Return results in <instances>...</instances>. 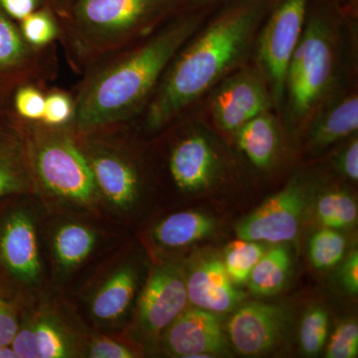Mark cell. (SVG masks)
Here are the masks:
<instances>
[{
	"label": "cell",
	"mask_w": 358,
	"mask_h": 358,
	"mask_svg": "<svg viewBox=\"0 0 358 358\" xmlns=\"http://www.w3.org/2000/svg\"><path fill=\"white\" fill-rule=\"evenodd\" d=\"M331 2L320 0L308 6L307 28L303 30L287 72L292 109L298 117L307 115L331 82L334 67L329 15Z\"/></svg>",
	"instance_id": "5"
},
{
	"label": "cell",
	"mask_w": 358,
	"mask_h": 358,
	"mask_svg": "<svg viewBox=\"0 0 358 358\" xmlns=\"http://www.w3.org/2000/svg\"><path fill=\"white\" fill-rule=\"evenodd\" d=\"M45 96L34 85H22L14 96V108L24 122H41L43 117Z\"/></svg>",
	"instance_id": "32"
},
{
	"label": "cell",
	"mask_w": 358,
	"mask_h": 358,
	"mask_svg": "<svg viewBox=\"0 0 358 358\" xmlns=\"http://www.w3.org/2000/svg\"><path fill=\"white\" fill-rule=\"evenodd\" d=\"M20 327L17 308L0 292V346L10 345Z\"/></svg>",
	"instance_id": "33"
},
{
	"label": "cell",
	"mask_w": 358,
	"mask_h": 358,
	"mask_svg": "<svg viewBox=\"0 0 358 358\" xmlns=\"http://www.w3.org/2000/svg\"><path fill=\"white\" fill-rule=\"evenodd\" d=\"M41 0H0V7L4 13L15 20H23L36 11Z\"/></svg>",
	"instance_id": "36"
},
{
	"label": "cell",
	"mask_w": 358,
	"mask_h": 358,
	"mask_svg": "<svg viewBox=\"0 0 358 358\" xmlns=\"http://www.w3.org/2000/svg\"><path fill=\"white\" fill-rule=\"evenodd\" d=\"M74 110L75 102L69 95L60 91L51 92L45 96L41 124L51 128H62L72 121Z\"/></svg>",
	"instance_id": "30"
},
{
	"label": "cell",
	"mask_w": 358,
	"mask_h": 358,
	"mask_svg": "<svg viewBox=\"0 0 358 358\" xmlns=\"http://www.w3.org/2000/svg\"><path fill=\"white\" fill-rule=\"evenodd\" d=\"M341 281L346 291L350 294L358 293V253L352 252L341 270Z\"/></svg>",
	"instance_id": "38"
},
{
	"label": "cell",
	"mask_w": 358,
	"mask_h": 358,
	"mask_svg": "<svg viewBox=\"0 0 358 358\" xmlns=\"http://www.w3.org/2000/svg\"><path fill=\"white\" fill-rule=\"evenodd\" d=\"M33 181L25 145L15 140L0 145V199L30 192Z\"/></svg>",
	"instance_id": "23"
},
{
	"label": "cell",
	"mask_w": 358,
	"mask_h": 358,
	"mask_svg": "<svg viewBox=\"0 0 358 358\" xmlns=\"http://www.w3.org/2000/svg\"><path fill=\"white\" fill-rule=\"evenodd\" d=\"M20 29L26 42L37 49L53 43L61 33L57 18L48 8L37 9L21 20Z\"/></svg>",
	"instance_id": "27"
},
{
	"label": "cell",
	"mask_w": 358,
	"mask_h": 358,
	"mask_svg": "<svg viewBox=\"0 0 358 358\" xmlns=\"http://www.w3.org/2000/svg\"><path fill=\"white\" fill-rule=\"evenodd\" d=\"M292 259L282 245L263 254L248 278L249 288L258 296H273L281 292L288 281Z\"/></svg>",
	"instance_id": "21"
},
{
	"label": "cell",
	"mask_w": 358,
	"mask_h": 358,
	"mask_svg": "<svg viewBox=\"0 0 358 358\" xmlns=\"http://www.w3.org/2000/svg\"><path fill=\"white\" fill-rule=\"evenodd\" d=\"M265 247L260 242L239 239L231 242L224 254V266L234 284L248 281L252 270L265 253Z\"/></svg>",
	"instance_id": "25"
},
{
	"label": "cell",
	"mask_w": 358,
	"mask_h": 358,
	"mask_svg": "<svg viewBox=\"0 0 358 358\" xmlns=\"http://www.w3.org/2000/svg\"><path fill=\"white\" fill-rule=\"evenodd\" d=\"M270 94L253 72H241L221 85L211 103L212 115L219 129L237 131L257 115L267 112Z\"/></svg>",
	"instance_id": "10"
},
{
	"label": "cell",
	"mask_w": 358,
	"mask_h": 358,
	"mask_svg": "<svg viewBox=\"0 0 358 358\" xmlns=\"http://www.w3.org/2000/svg\"><path fill=\"white\" fill-rule=\"evenodd\" d=\"M338 167L346 178L357 181L358 179V141L355 138L341 152L338 157Z\"/></svg>",
	"instance_id": "37"
},
{
	"label": "cell",
	"mask_w": 358,
	"mask_h": 358,
	"mask_svg": "<svg viewBox=\"0 0 358 358\" xmlns=\"http://www.w3.org/2000/svg\"><path fill=\"white\" fill-rule=\"evenodd\" d=\"M310 3V0H271L258 52L277 101L286 89L289 60L303 33Z\"/></svg>",
	"instance_id": "6"
},
{
	"label": "cell",
	"mask_w": 358,
	"mask_h": 358,
	"mask_svg": "<svg viewBox=\"0 0 358 358\" xmlns=\"http://www.w3.org/2000/svg\"><path fill=\"white\" fill-rule=\"evenodd\" d=\"M85 152L99 192L115 208L128 210L140 194V179L133 164L110 148L96 145Z\"/></svg>",
	"instance_id": "13"
},
{
	"label": "cell",
	"mask_w": 358,
	"mask_h": 358,
	"mask_svg": "<svg viewBox=\"0 0 358 358\" xmlns=\"http://www.w3.org/2000/svg\"><path fill=\"white\" fill-rule=\"evenodd\" d=\"M357 202L346 192L324 193L317 200V217L327 228L350 227L357 222Z\"/></svg>",
	"instance_id": "26"
},
{
	"label": "cell",
	"mask_w": 358,
	"mask_h": 358,
	"mask_svg": "<svg viewBox=\"0 0 358 358\" xmlns=\"http://www.w3.org/2000/svg\"><path fill=\"white\" fill-rule=\"evenodd\" d=\"M357 129V96H346L320 115L312 129L310 141L313 147L326 148L350 136Z\"/></svg>",
	"instance_id": "20"
},
{
	"label": "cell",
	"mask_w": 358,
	"mask_h": 358,
	"mask_svg": "<svg viewBox=\"0 0 358 358\" xmlns=\"http://www.w3.org/2000/svg\"><path fill=\"white\" fill-rule=\"evenodd\" d=\"M10 346L18 358H38L30 324L20 327Z\"/></svg>",
	"instance_id": "35"
},
{
	"label": "cell",
	"mask_w": 358,
	"mask_h": 358,
	"mask_svg": "<svg viewBox=\"0 0 358 358\" xmlns=\"http://www.w3.org/2000/svg\"><path fill=\"white\" fill-rule=\"evenodd\" d=\"M288 315L280 306L245 303L228 322L232 345L243 355H259L274 348L286 331Z\"/></svg>",
	"instance_id": "11"
},
{
	"label": "cell",
	"mask_w": 358,
	"mask_h": 358,
	"mask_svg": "<svg viewBox=\"0 0 358 358\" xmlns=\"http://www.w3.org/2000/svg\"><path fill=\"white\" fill-rule=\"evenodd\" d=\"M271 0H232L173 64L148 107V128L159 129L210 88L241 58Z\"/></svg>",
	"instance_id": "2"
},
{
	"label": "cell",
	"mask_w": 358,
	"mask_h": 358,
	"mask_svg": "<svg viewBox=\"0 0 358 358\" xmlns=\"http://www.w3.org/2000/svg\"><path fill=\"white\" fill-rule=\"evenodd\" d=\"M346 241L341 233L324 228L313 235L310 241V258L317 268H329L345 256Z\"/></svg>",
	"instance_id": "28"
},
{
	"label": "cell",
	"mask_w": 358,
	"mask_h": 358,
	"mask_svg": "<svg viewBox=\"0 0 358 358\" xmlns=\"http://www.w3.org/2000/svg\"><path fill=\"white\" fill-rule=\"evenodd\" d=\"M164 331L166 350L176 357L206 358L227 352L220 320L208 310L185 308Z\"/></svg>",
	"instance_id": "9"
},
{
	"label": "cell",
	"mask_w": 358,
	"mask_h": 358,
	"mask_svg": "<svg viewBox=\"0 0 358 358\" xmlns=\"http://www.w3.org/2000/svg\"><path fill=\"white\" fill-rule=\"evenodd\" d=\"M181 1H185L186 3L192 4V6H194V8L192 9L193 11L195 10V7L199 6H203L205 3L215 1V0H178V4L180 3Z\"/></svg>",
	"instance_id": "40"
},
{
	"label": "cell",
	"mask_w": 358,
	"mask_h": 358,
	"mask_svg": "<svg viewBox=\"0 0 358 358\" xmlns=\"http://www.w3.org/2000/svg\"><path fill=\"white\" fill-rule=\"evenodd\" d=\"M188 301L195 308L214 313H228L244 300L235 288L222 261L208 259L192 268L185 278Z\"/></svg>",
	"instance_id": "14"
},
{
	"label": "cell",
	"mask_w": 358,
	"mask_h": 358,
	"mask_svg": "<svg viewBox=\"0 0 358 358\" xmlns=\"http://www.w3.org/2000/svg\"><path fill=\"white\" fill-rule=\"evenodd\" d=\"M30 327L38 358L67 357L72 355V341L55 320L39 317Z\"/></svg>",
	"instance_id": "24"
},
{
	"label": "cell",
	"mask_w": 358,
	"mask_h": 358,
	"mask_svg": "<svg viewBox=\"0 0 358 358\" xmlns=\"http://www.w3.org/2000/svg\"><path fill=\"white\" fill-rule=\"evenodd\" d=\"M188 296L182 271L173 264L157 266L150 273L138 305L143 333L157 336L185 310Z\"/></svg>",
	"instance_id": "8"
},
{
	"label": "cell",
	"mask_w": 358,
	"mask_h": 358,
	"mask_svg": "<svg viewBox=\"0 0 358 358\" xmlns=\"http://www.w3.org/2000/svg\"><path fill=\"white\" fill-rule=\"evenodd\" d=\"M138 278L131 264H124L108 275L91 301L92 317L96 322L115 324L126 315L136 296Z\"/></svg>",
	"instance_id": "16"
},
{
	"label": "cell",
	"mask_w": 358,
	"mask_h": 358,
	"mask_svg": "<svg viewBox=\"0 0 358 358\" xmlns=\"http://www.w3.org/2000/svg\"><path fill=\"white\" fill-rule=\"evenodd\" d=\"M88 355L93 358H131L136 353L128 346L108 338H96L89 346Z\"/></svg>",
	"instance_id": "34"
},
{
	"label": "cell",
	"mask_w": 358,
	"mask_h": 358,
	"mask_svg": "<svg viewBox=\"0 0 358 358\" xmlns=\"http://www.w3.org/2000/svg\"><path fill=\"white\" fill-rule=\"evenodd\" d=\"M178 0H75L62 31L73 54L92 63L114 54L159 22Z\"/></svg>",
	"instance_id": "3"
},
{
	"label": "cell",
	"mask_w": 358,
	"mask_h": 358,
	"mask_svg": "<svg viewBox=\"0 0 358 358\" xmlns=\"http://www.w3.org/2000/svg\"><path fill=\"white\" fill-rule=\"evenodd\" d=\"M41 50L26 42L20 28L0 7V77L10 82L33 81L41 66Z\"/></svg>",
	"instance_id": "17"
},
{
	"label": "cell",
	"mask_w": 358,
	"mask_h": 358,
	"mask_svg": "<svg viewBox=\"0 0 358 358\" xmlns=\"http://www.w3.org/2000/svg\"><path fill=\"white\" fill-rule=\"evenodd\" d=\"M236 133L238 145L254 166L267 169L272 164L279 148V133L272 115L267 112L258 115Z\"/></svg>",
	"instance_id": "18"
},
{
	"label": "cell",
	"mask_w": 358,
	"mask_h": 358,
	"mask_svg": "<svg viewBox=\"0 0 358 358\" xmlns=\"http://www.w3.org/2000/svg\"><path fill=\"white\" fill-rule=\"evenodd\" d=\"M25 152L33 180L58 199L89 206L99 190L88 159L72 136L61 128L25 124Z\"/></svg>",
	"instance_id": "4"
},
{
	"label": "cell",
	"mask_w": 358,
	"mask_h": 358,
	"mask_svg": "<svg viewBox=\"0 0 358 358\" xmlns=\"http://www.w3.org/2000/svg\"><path fill=\"white\" fill-rule=\"evenodd\" d=\"M203 16L202 10L182 14L138 48L115 56L90 75L71 121L78 136L103 133L133 117Z\"/></svg>",
	"instance_id": "1"
},
{
	"label": "cell",
	"mask_w": 358,
	"mask_h": 358,
	"mask_svg": "<svg viewBox=\"0 0 358 358\" xmlns=\"http://www.w3.org/2000/svg\"><path fill=\"white\" fill-rule=\"evenodd\" d=\"M96 234L79 223H65L53 236V252L56 262L64 270L81 265L93 251Z\"/></svg>",
	"instance_id": "22"
},
{
	"label": "cell",
	"mask_w": 358,
	"mask_h": 358,
	"mask_svg": "<svg viewBox=\"0 0 358 358\" xmlns=\"http://www.w3.org/2000/svg\"><path fill=\"white\" fill-rule=\"evenodd\" d=\"M0 259L20 281L31 284L39 279L42 266L38 237L28 212L16 210L4 219L0 227Z\"/></svg>",
	"instance_id": "12"
},
{
	"label": "cell",
	"mask_w": 358,
	"mask_h": 358,
	"mask_svg": "<svg viewBox=\"0 0 358 358\" xmlns=\"http://www.w3.org/2000/svg\"><path fill=\"white\" fill-rule=\"evenodd\" d=\"M329 334V315L324 308H313L301 320V348L307 355H317L326 343Z\"/></svg>",
	"instance_id": "29"
},
{
	"label": "cell",
	"mask_w": 358,
	"mask_h": 358,
	"mask_svg": "<svg viewBox=\"0 0 358 358\" xmlns=\"http://www.w3.org/2000/svg\"><path fill=\"white\" fill-rule=\"evenodd\" d=\"M306 199L301 185L291 183L266 200L237 226L238 238L273 244L292 241L300 228Z\"/></svg>",
	"instance_id": "7"
},
{
	"label": "cell",
	"mask_w": 358,
	"mask_h": 358,
	"mask_svg": "<svg viewBox=\"0 0 358 358\" xmlns=\"http://www.w3.org/2000/svg\"><path fill=\"white\" fill-rule=\"evenodd\" d=\"M0 358H18L10 345L0 346Z\"/></svg>",
	"instance_id": "39"
},
{
	"label": "cell",
	"mask_w": 358,
	"mask_h": 358,
	"mask_svg": "<svg viewBox=\"0 0 358 358\" xmlns=\"http://www.w3.org/2000/svg\"><path fill=\"white\" fill-rule=\"evenodd\" d=\"M214 221L205 214L183 211L160 221L154 230L155 241L166 248H181L209 236Z\"/></svg>",
	"instance_id": "19"
},
{
	"label": "cell",
	"mask_w": 358,
	"mask_h": 358,
	"mask_svg": "<svg viewBox=\"0 0 358 358\" xmlns=\"http://www.w3.org/2000/svg\"><path fill=\"white\" fill-rule=\"evenodd\" d=\"M358 355V327L355 320H346L336 327L327 348V357L355 358Z\"/></svg>",
	"instance_id": "31"
},
{
	"label": "cell",
	"mask_w": 358,
	"mask_h": 358,
	"mask_svg": "<svg viewBox=\"0 0 358 358\" xmlns=\"http://www.w3.org/2000/svg\"><path fill=\"white\" fill-rule=\"evenodd\" d=\"M169 169L181 190L199 192L211 185L217 171V157L204 136L192 134L174 145Z\"/></svg>",
	"instance_id": "15"
}]
</instances>
